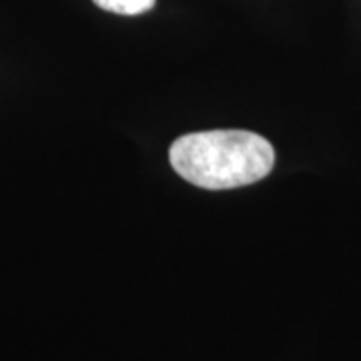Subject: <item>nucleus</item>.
<instances>
[{"label":"nucleus","instance_id":"obj_1","mask_svg":"<svg viewBox=\"0 0 361 361\" xmlns=\"http://www.w3.org/2000/svg\"><path fill=\"white\" fill-rule=\"evenodd\" d=\"M171 167L209 191L253 185L275 165V149L251 130H203L183 135L169 149Z\"/></svg>","mask_w":361,"mask_h":361},{"label":"nucleus","instance_id":"obj_2","mask_svg":"<svg viewBox=\"0 0 361 361\" xmlns=\"http://www.w3.org/2000/svg\"><path fill=\"white\" fill-rule=\"evenodd\" d=\"M99 8L123 16H137L155 6L157 0H92Z\"/></svg>","mask_w":361,"mask_h":361}]
</instances>
